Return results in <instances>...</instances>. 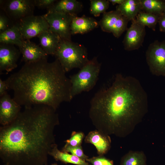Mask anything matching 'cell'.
<instances>
[{
	"instance_id": "obj_31",
	"label": "cell",
	"mask_w": 165,
	"mask_h": 165,
	"mask_svg": "<svg viewBox=\"0 0 165 165\" xmlns=\"http://www.w3.org/2000/svg\"><path fill=\"white\" fill-rule=\"evenodd\" d=\"M9 90L7 84L6 80L0 79V97L7 93V90Z\"/></svg>"
},
{
	"instance_id": "obj_32",
	"label": "cell",
	"mask_w": 165,
	"mask_h": 165,
	"mask_svg": "<svg viewBox=\"0 0 165 165\" xmlns=\"http://www.w3.org/2000/svg\"><path fill=\"white\" fill-rule=\"evenodd\" d=\"M158 23L160 31L165 32V13L159 16Z\"/></svg>"
},
{
	"instance_id": "obj_19",
	"label": "cell",
	"mask_w": 165,
	"mask_h": 165,
	"mask_svg": "<svg viewBox=\"0 0 165 165\" xmlns=\"http://www.w3.org/2000/svg\"><path fill=\"white\" fill-rule=\"evenodd\" d=\"M116 10L129 21L136 18L138 14L142 10L140 0H125L122 4L116 6Z\"/></svg>"
},
{
	"instance_id": "obj_2",
	"label": "cell",
	"mask_w": 165,
	"mask_h": 165,
	"mask_svg": "<svg viewBox=\"0 0 165 165\" xmlns=\"http://www.w3.org/2000/svg\"><path fill=\"white\" fill-rule=\"evenodd\" d=\"M147 107V95L139 81L117 74L110 86L92 97L89 116L97 130L119 136L125 126L141 119Z\"/></svg>"
},
{
	"instance_id": "obj_6",
	"label": "cell",
	"mask_w": 165,
	"mask_h": 165,
	"mask_svg": "<svg viewBox=\"0 0 165 165\" xmlns=\"http://www.w3.org/2000/svg\"><path fill=\"white\" fill-rule=\"evenodd\" d=\"M0 4L1 9L15 24L23 18L34 15V0H0Z\"/></svg>"
},
{
	"instance_id": "obj_18",
	"label": "cell",
	"mask_w": 165,
	"mask_h": 165,
	"mask_svg": "<svg viewBox=\"0 0 165 165\" xmlns=\"http://www.w3.org/2000/svg\"><path fill=\"white\" fill-rule=\"evenodd\" d=\"M41 47L48 54L55 55L61 39L57 34L50 30L45 31L39 35Z\"/></svg>"
},
{
	"instance_id": "obj_28",
	"label": "cell",
	"mask_w": 165,
	"mask_h": 165,
	"mask_svg": "<svg viewBox=\"0 0 165 165\" xmlns=\"http://www.w3.org/2000/svg\"><path fill=\"white\" fill-rule=\"evenodd\" d=\"M86 161L92 165H114L112 162L102 156L88 158Z\"/></svg>"
},
{
	"instance_id": "obj_11",
	"label": "cell",
	"mask_w": 165,
	"mask_h": 165,
	"mask_svg": "<svg viewBox=\"0 0 165 165\" xmlns=\"http://www.w3.org/2000/svg\"><path fill=\"white\" fill-rule=\"evenodd\" d=\"M131 21L123 41L124 49L128 51L139 48L142 45L146 34L145 26L138 23L136 18Z\"/></svg>"
},
{
	"instance_id": "obj_15",
	"label": "cell",
	"mask_w": 165,
	"mask_h": 165,
	"mask_svg": "<svg viewBox=\"0 0 165 165\" xmlns=\"http://www.w3.org/2000/svg\"><path fill=\"white\" fill-rule=\"evenodd\" d=\"M99 25V23L93 18L83 16H73L71 23L72 35L87 33Z\"/></svg>"
},
{
	"instance_id": "obj_3",
	"label": "cell",
	"mask_w": 165,
	"mask_h": 165,
	"mask_svg": "<svg viewBox=\"0 0 165 165\" xmlns=\"http://www.w3.org/2000/svg\"><path fill=\"white\" fill-rule=\"evenodd\" d=\"M57 59L50 62L44 59L25 63L5 80L13 98L21 106L45 105L55 110L63 102L73 99L69 78Z\"/></svg>"
},
{
	"instance_id": "obj_27",
	"label": "cell",
	"mask_w": 165,
	"mask_h": 165,
	"mask_svg": "<svg viewBox=\"0 0 165 165\" xmlns=\"http://www.w3.org/2000/svg\"><path fill=\"white\" fill-rule=\"evenodd\" d=\"M84 134L81 132H73L70 138L66 141V145L72 147L81 145L84 138Z\"/></svg>"
},
{
	"instance_id": "obj_21",
	"label": "cell",
	"mask_w": 165,
	"mask_h": 165,
	"mask_svg": "<svg viewBox=\"0 0 165 165\" xmlns=\"http://www.w3.org/2000/svg\"><path fill=\"white\" fill-rule=\"evenodd\" d=\"M49 155L52 156L56 161L65 163L77 165H92L75 156L59 150L57 144L52 148L49 153Z\"/></svg>"
},
{
	"instance_id": "obj_4",
	"label": "cell",
	"mask_w": 165,
	"mask_h": 165,
	"mask_svg": "<svg viewBox=\"0 0 165 165\" xmlns=\"http://www.w3.org/2000/svg\"><path fill=\"white\" fill-rule=\"evenodd\" d=\"M54 56L66 72L74 68H81L89 60L87 50L83 46L62 39Z\"/></svg>"
},
{
	"instance_id": "obj_26",
	"label": "cell",
	"mask_w": 165,
	"mask_h": 165,
	"mask_svg": "<svg viewBox=\"0 0 165 165\" xmlns=\"http://www.w3.org/2000/svg\"><path fill=\"white\" fill-rule=\"evenodd\" d=\"M62 151L68 153L70 152L71 154L86 161L88 158V157L84 153L81 145L75 147L65 145Z\"/></svg>"
},
{
	"instance_id": "obj_9",
	"label": "cell",
	"mask_w": 165,
	"mask_h": 165,
	"mask_svg": "<svg viewBox=\"0 0 165 165\" xmlns=\"http://www.w3.org/2000/svg\"><path fill=\"white\" fill-rule=\"evenodd\" d=\"M43 16L49 24V30L58 34L62 39L71 41V23L75 15L47 12Z\"/></svg>"
},
{
	"instance_id": "obj_16",
	"label": "cell",
	"mask_w": 165,
	"mask_h": 165,
	"mask_svg": "<svg viewBox=\"0 0 165 165\" xmlns=\"http://www.w3.org/2000/svg\"><path fill=\"white\" fill-rule=\"evenodd\" d=\"M82 3L76 0H57L47 10V12H56L77 15L82 10Z\"/></svg>"
},
{
	"instance_id": "obj_13",
	"label": "cell",
	"mask_w": 165,
	"mask_h": 165,
	"mask_svg": "<svg viewBox=\"0 0 165 165\" xmlns=\"http://www.w3.org/2000/svg\"><path fill=\"white\" fill-rule=\"evenodd\" d=\"M21 54L19 49L14 45L0 43V72H11L16 68Z\"/></svg>"
},
{
	"instance_id": "obj_8",
	"label": "cell",
	"mask_w": 165,
	"mask_h": 165,
	"mask_svg": "<svg viewBox=\"0 0 165 165\" xmlns=\"http://www.w3.org/2000/svg\"><path fill=\"white\" fill-rule=\"evenodd\" d=\"M15 24L24 40H30L49 30V25L43 15H32L22 19Z\"/></svg>"
},
{
	"instance_id": "obj_12",
	"label": "cell",
	"mask_w": 165,
	"mask_h": 165,
	"mask_svg": "<svg viewBox=\"0 0 165 165\" xmlns=\"http://www.w3.org/2000/svg\"><path fill=\"white\" fill-rule=\"evenodd\" d=\"M21 106L7 93L0 97V123L7 125L13 121L20 112Z\"/></svg>"
},
{
	"instance_id": "obj_25",
	"label": "cell",
	"mask_w": 165,
	"mask_h": 165,
	"mask_svg": "<svg viewBox=\"0 0 165 165\" xmlns=\"http://www.w3.org/2000/svg\"><path fill=\"white\" fill-rule=\"evenodd\" d=\"M90 11L95 17H98L101 13H104L109 6V2L106 0H91Z\"/></svg>"
},
{
	"instance_id": "obj_1",
	"label": "cell",
	"mask_w": 165,
	"mask_h": 165,
	"mask_svg": "<svg viewBox=\"0 0 165 165\" xmlns=\"http://www.w3.org/2000/svg\"><path fill=\"white\" fill-rule=\"evenodd\" d=\"M56 110L48 105L25 108L9 124L0 128V157L7 165H47L59 124Z\"/></svg>"
},
{
	"instance_id": "obj_35",
	"label": "cell",
	"mask_w": 165,
	"mask_h": 165,
	"mask_svg": "<svg viewBox=\"0 0 165 165\" xmlns=\"http://www.w3.org/2000/svg\"><path fill=\"white\" fill-rule=\"evenodd\" d=\"M4 165H6V164H4Z\"/></svg>"
},
{
	"instance_id": "obj_7",
	"label": "cell",
	"mask_w": 165,
	"mask_h": 165,
	"mask_svg": "<svg viewBox=\"0 0 165 165\" xmlns=\"http://www.w3.org/2000/svg\"><path fill=\"white\" fill-rule=\"evenodd\" d=\"M146 58L152 74L165 77V40H156L151 43L146 50Z\"/></svg>"
},
{
	"instance_id": "obj_17",
	"label": "cell",
	"mask_w": 165,
	"mask_h": 165,
	"mask_svg": "<svg viewBox=\"0 0 165 165\" xmlns=\"http://www.w3.org/2000/svg\"><path fill=\"white\" fill-rule=\"evenodd\" d=\"M84 140L86 143L93 145L97 149L98 154L100 156L106 153L110 147V142L108 135L97 130L89 132Z\"/></svg>"
},
{
	"instance_id": "obj_22",
	"label": "cell",
	"mask_w": 165,
	"mask_h": 165,
	"mask_svg": "<svg viewBox=\"0 0 165 165\" xmlns=\"http://www.w3.org/2000/svg\"><path fill=\"white\" fill-rule=\"evenodd\" d=\"M142 11L160 16L165 13V1L140 0Z\"/></svg>"
},
{
	"instance_id": "obj_34",
	"label": "cell",
	"mask_w": 165,
	"mask_h": 165,
	"mask_svg": "<svg viewBox=\"0 0 165 165\" xmlns=\"http://www.w3.org/2000/svg\"><path fill=\"white\" fill-rule=\"evenodd\" d=\"M51 165H58L56 163H54L52 164Z\"/></svg>"
},
{
	"instance_id": "obj_24",
	"label": "cell",
	"mask_w": 165,
	"mask_h": 165,
	"mask_svg": "<svg viewBox=\"0 0 165 165\" xmlns=\"http://www.w3.org/2000/svg\"><path fill=\"white\" fill-rule=\"evenodd\" d=\"M146 159L141 152H132L127 154L122 159L120 165H145Z\"/></svg>"
},
{
	"instance_id": "obj_5",
	"label": "cell",
	"mask_w": 165,
	"mask_h": 165,
	"mask_svg": "<svg viewBox=\"0 0 165 165\" xmlns=\"http://www.w3.org/2000/svg\"><path fill=\"white\" fill-rule=\"evenodd\" d=\"M101 64L97 57L89 61L77 73L69 77L71 83V94L73 98L84 92H88L96 85L98 79Z\"/></svg>"
},
{
	"instance_id": "obj_10",
	"label": "cell",
	"mask_w": 165,
	"mask_h": 165,
	"mask_svg": "<svg viewBox=\"0 0 165 165\" xmlns=\"http://www.w3.org/2000/svg\"><path fill=\"white\" fill-rule=\"evenodd\" d=\"M129 21L118 11H111L103 14L99 22L102 31L111 33L116 38H119L127 29Z\"/></svg>"
},
{
	"instance_id": "obj_23",
	"label": "cell",
	"mask_w": 165,
	"mask_h": 165,
	"mask_svg": "<svg viewBox=\"0 0 165 165\" xmlns=\"http://www.w3.org/2000/svg\"><path fill=\"white\" fill-rule=\"evenodd\" d=\"M159 18L158 15L141 11L136 16V20L138 23L145 27L147 26L155 31Z\"/></svg>"
},
{
	"instance_id": "obj_20",
	"label": "cell",
	"mask_w": 165,
	"mask_h": 165,
	"mask_svg": "<svg viewBox=\"0 0 165 165\" xmlns=\"http://www.w3.org/2000/svg\"><path fill=\"white\" fill-rule=\"evenodd\" d=\"M24 40L16 24L0 33V43L15 45L19 47L21 45Z\"/></svg>"
},
{
	"instance_id": "obj_30",
	"label": "cell",
	"mask_w": 165,
	"mask_h": 165,
	"mask_svg": "<svg viewBox=\"0 0 165 165\" xmlns=\"http://www.w3.org/2000/svg\"><path fill=\"white\" fill-rule=\"evenodd\" d=\"M35 6L48 10L56 1L55 0H34Z\"/></svg>"
},
{
	"instance_id": "obj_29",
	"label": "cell",
	"mask_w": 165,
	"mask_h": 165,
	"mask_svg": "<svg viewBox=\"0 0 165 165\" xmlns=\"http://www.w3.org/2000/svg\"><path fill=\"white\" fill-rule=\"evenodd\" d=\"M14 24L6 15L0 13V33H2L13 26Z\"/></svg>"
},
{
	"instance_id": "obj_14",
	"label": "cell",
	"mask_w": 165,
	"mask_h": 165,
	"mask_svg": "<svg viewBox=\"0 0 165 165\" xmlns=\"http://www.w3.org/2000/svg\"><path fill=\"white\" fill-rule=\"evenodd\" d=\"M18 47L22 55V60L25 63L47 58L48 55L42 48L30 40H24L21 45Z\"/></svg>"
},
{
	"instance_id": "obj_33",
	"label": "cell",
	"mask_w": 165,
	"mask_h": 165,
	"mask_svg": "<svg viewBox=\"0 0 165 165\" xmlns=\"http://www.w3.org/2000/svg\"><path fill=\"white\" fill-rule=\"evenodd\" d=\"M125 0H109V2H111L113 5L118 4V5L123 4Z\"/></svg>"
}]
</instances>
